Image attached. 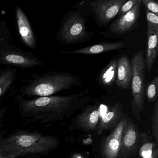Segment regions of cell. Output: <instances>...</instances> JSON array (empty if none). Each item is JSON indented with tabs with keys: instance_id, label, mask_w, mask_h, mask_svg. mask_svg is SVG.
<instances>
[{
	"instance_id": "obj_1",
	"label": "cell",
	"mask_w": 158,
	"mask_h": 158,
	"mask_svg": "<svg viewBox=\"0 0 158 158\" xmlns=\"http://www.w3.org/2000/svg\"><path fill=\"white\" fill-rule=\"evenodd\" d=\"M86 92L66 96H51L27 99L17 94L15 96L19 111L24 118L30 122L41 123L62 121L85 105Z\"/></svg>"
},
{
	"instance_id": "obj_2",
	"label": "cell",
	"mask_w": 158,
	"mask_h": 158,
	"mask_svg": "<svg viewBox=\"0 0 158 158\" xmlns=\"http://www.w3.org/2000/svg\"><path fill=\"white\" fill-rule=\"evenodd\" d=\"M82 83L79 77L72 74L51 71L43 74H32L31 78L24 80L23 85L17 90L18 95L25 98L49 97Z\"/></svg>"
},
{
	"instance_id": "obj_3",
	"label": "cell",
	"mask_w": 158,
	"mask_h": 158,
	"mask_svg": "<svg viewBox=\"0 0 158 158\" xmlns=\"http://www.w3.org/2000/svg\"><path fill=\"white\" fill-rule=\"evenodd\" d=\"M60 139L34 131H20L0 139V148L18 157L47 154L57 148Z\"/></svg>"
},
{
	"instance_id": "obj_4",
	"label": "cell",
	"mask_w": 158,
	"mask_h": 158,
	"mask_svg": "<svg viewBox=\"0 0 158 158\" xmlns=\"http://www.w3.org/2000/svg\"><path fill=\"white\" fill-rule=\"evenodd\" d=\"M44 65L38 57L15 44L7 23L0 21V66L26 69Z\"/></svg>"
},
{
	"instance_id": "obj_5",
	"label": "cell",
	"mask_w": 158,
	"mask_h": 158,
	"mask_svg": "<svg viewBox=\"0 0 158 158\" xmlns=\"http://www.w3.org/2000/svg\"><path fill=\"white\" fill-rule=\"evenodd\" d=\"M132 76L131 82L132 110L138 121H140V113L144 108L146 64L143 50L139 51L131 60Z\"/></svg>"
},
{
	"instance_id": "obj_6",
	"label": "cell",
	"mask_w": 158,
	"mask_h": 158,
	"mask_svg": "<svg viewBox=\"0 0 158 158\" xmlns=\"http://www.w3.org/2000/svg\"><path fill=\"white\" fill-rule=\"evenodd\" d=\"M87 36L85 20L79 14L73 12L64 17L57 38L62 43L70 44L81 42Z\"/></svg>"
},
{
	"instance_id": "obj_7",
	"label": "cell",
	"mask_w": 158,
	"mask_h": 158,
	"mask_svg": "<svg viewBox=\"0 0 158 158\" xmlns=\"http://www.w3.org/2000/svg\"><path fill=\"white\" fill-rule=\"evenodd\" d=\"M139 133L134 121L127 118L122 134L118 158H129L138 150Z\"/></svg>"
},
{
	"instance_id": "obj_8",
	"label": "cell",
	"mask_w": 158,
	"mask_h": 158,
	"mask_svg": "<svg viewBox=\"0 0 158 158\" xmlns=\"http://www.w3.org/2000/svg\"><path fill=\"white\" fill-rule=\"evenodd\" d=\"M127 118V115L124 116L111 134L104 140L101 149L104 158H118L122 134Z\"/></svg>"
},
{
	"instance_id": "obj_9",
	"label": "cell",
	"mask_w": 158,
	"mask_h": 158,
	"mask_svg": "<svg viewBox=\"0 0 158 158\" xmlns=\"http://www.w3.org/2000/svg\"><path fill=\"white\" fill-rule=\"evenodd\" d=\"M142 4V1L139 0L129 11L112 23L109 27L110 33L121 35L130 31L139 19Z\"/></svg>"
},
{
	"instance_id": "obj_10",
	"label": "cell",
	"mask_w": 158,
	"mask_h": 158,
	"mask_svg": "<svg viewBox=\"0 0 158 158\" xmlns=\"http://www.w3.org/2000/svg\"><path fill=\"white\" fill-rule=\"evenodd\" d=\"M15 11L17 30L22 42L27 48H35V35L27 16L19 5H16Z\"/></svg>"
},
{
	"instance_id": "obj_11",
	"label": "cell",
	"mask_w": 158,
	"mask_h": 158,
	"mask_svg": "<svg viewBox=\"0 0 158 158\" xmlns=\"http://www.w3.org/2000/svg\"><path fill=\"white\" fill-rule=\"evenodd\" d=\"M125 0H99L93 2L96 17L101 23H109L117 15Z\"/></svg>"
},
{
	"instance_id": "obj_12",
	"label": "cell",
	"mask_w": 158,
	"mask_h": 158,
	"mask_svg": "<svg viewBox=\"0 0 158 158\" xmlns=\"http://www.w3.org/2000/svg\"><path fill=\"white\" fill-rule=\"evenodd\" d=\"M147 51L145 64L148 73L151 71L158 54V26L148 23Z\"/></svg>"
},
{
	"instance_id": "obj_13",
	"label": "cell",
	"mask_w": 158,
	"mask_h": 158,
	"mask_svg": "<svg viewBox=\"0 0 158 158\" xmlns=\"http://www.w3.org/2000/svg\"><path fill=\"white\" fill-rule=\"evenodd\" d=\"M101 106L95 105L88 106L75 120L76 125L79 128L86 131H92L96 128L99 121L102 116Z\"/></svg>"
},
{
	"instance_id": "obj_14",
	"label": "cell",
	"mask_w": 158,
	"mask_h": 158,
	"mask_svg": "<svg viewBox=\"0 0 158 158\" xmlns=\"http://www.w3.org/2000/svg\"><path fill=\"white\" fill-rule=\"evenodd\" d=\"M124 45L121 41L115 42H101L98 44L89 46L76 50L71 51H60V54H99L103 52L120 49L123 48Z\"/></svg>"
},
{
	"instance_id": "obj_15",
	"label": "cell",
	"mask_w": 158,
	"mask_h": 158,
	"mask_svg": "<svg viewBox=\"0 0 158 158\" xmlns=\"http://www.w3.org/2000/svg\"><path fill=\"white\" fill-rule=\"evenodd\" d=\"M132 76L131 63L128 58L123 55L117 60L116 85L121 89H127L131 83Z\"/></svg>"
},
{
	"instance_id": "obj_16",
	"label": "cell",
	"mask_w": 158,
	"mask_h": 158,
	"mask_svg": "<svg viewBox=\"0 0 158 158\" xmlns=\"http://www.w3.org/2000/svg\"><path fill=\"white\" fill-rule=\"evenodd\" d=\"M123 110L122 106L119 103H116L113 106L112 108L108 112L102 115L98 124L97 132L99 135L105 130H108L114 127V125H117L122 119Z\"/></svg>"
},
{
	"instance_id": "obj_17",
	"label": "cell",
	"mask_w": 158,
	"mask_h": 158,
	"mask_svg": "<svg viewBox=\"0 0 158 158\" xmlns=\"http://www.w3.org/2000/svg\"><path fill=\"white\" fill-rule=\"evenodd\" d=\"M17 76V68L6 67L0 72V99L12 89Z\"/></svg>"
},
{
	"instance_id": "obj_18",
	"label": "cell",
	"mask_w": 158,
	"mask_h": 158,
	"mask_svg": "<svg viewBox=\"0 0 158 158\" xmlns=\"http://www.w3.org/2000/svg\"><path fill=\"white\" fill-rule=\"evenodd\" d=\"M117 60H113L102 70L99 77V81L105 85H111L115 81L117 74Z\"/></svg>"
},
{
	"instance_id": "obj_19",
	"label": "cell",
	"mask_w": 158,
	"mask_h": 158,
	"mask_svg": "<svg viewBox=\"0 0 158 158\" xmlns=\"http://www.w3.org/2000/svg\"><path fill=\"white\" fill-rule=\"evenodd\" d=\"M139 137L140 139V146L139 152V156L141 158L150 157L154 150L158 148V144L149 139L148 136L144 132L140 133Z\"/></svg>"
},
{
	"instance_id": "obj_20",
	"label": "cell",
	"mask_w": 158,
	"mask_h": 158,
	"mask_svg": "<svg viewBox=\"0 0 158 158\" xmlns=\"http://www.w3.org/2000/svg\"><path fill=\"white\" fill-rule=\"evenodd\" d=\"M158 76H157L148 83L146 87V97L149 102H155L158 99Z\"/></svg>"
},
{
	"instance_id": "obj_21",
	"label": "cell",
	"mask_w": 158,
	"mask_h": 158,
	"mask_svg": "<svg viewBox=\"0 0 158 158\" xmlns=\"http://www.w3.org/2000/svg\"><path fill=\"white\" fill-rule=\"evenodd\" d=\"M154 107L152 110V115L151 123L152 127V135L156 142H158V99H157L155 102Z\"/></svg>"
},
{
	"instance_id": "obj_22",
	"label": "cell",
	"mask_w": 158,
	"mask_h": 158,
	"mask_svg": "<svg viewBox=\"0 0 158 158\" xmlns=\"http://www.w3.org/2000/svg\"><path fill=\"white\" fill-rule=\"evenodd\" d=\"M145 8L149 11L158 15V3L153 0H141Z\"/></svg>"
},
{
	"instance_id": "obj_23",
	"label": "cell",
	"mask_w": 158,
	"mask_h": 158,
	"mask_svg": "<svg viewBox=\"0 0 158 158\" xmlns=\"http://www.w3.org/2000/svg\"><path fill=\"white\" fill-rule=\"evenodd\" d=\"M139 0H130L126 2L121 7L118 15H123L130 10L138 2Z\"/></svg>"
},
{
	"instance_id": "obj_24",
	"label": "cell",
	"mask_w": 158,
	"mask_h": 158,
	"mask_svg": "<svg viewBox=\"0 0 158 158\" xmlns=\"http://www.w3.org/2000/svg\"><path fill=\"white\" fill-rule=\"evenodd\" d=\"M145 13H146V19L147 23H149L158 26V15L148 11L145 8Z\"/></svg>"
},
{
	"instance_id": "obj_25",
	"label": "cell",
	"mask_w": 158,
	"mask_h": 158,
	"mask_svg": "<svg viewBox=\"0 0 158 158\" xmlns=\"http://www.w3.org/2000/svg\"><path fill=\"white\" fill-rule=\"evenodd\" d=\"M15 154L5 151L0 148V158H19Z\"/></svg>"
},
{
	"instance_id": "obj_26",
	"label": "cell",
	"mask_w": 158,
	"mask_h": 158,
	"mask_svg": "<svg viewBox=\"0 0 158 158\" xmlns=\"http://www.w3.org/2000/svg\"><path fill=\"white\" fill-rule=\"evenodd\" d=\"M158 158V148H156L152 152V154L150 157H146V158Z\"/></svg>"
},
{
	"instance_id": "obj_27",
	"label": "cell",
	"mask_w": 158,
	"mask_h": 158,
	"mask_svg": "<svg viewBox=\"0 0 158 158\" xmlns=\"http://www.w3.org/2000/svg\"><path fill=\"white\" fill-rule=\"evenodd\" d=\"M6 109V108H3L1 110H0V126H1V123L2 118H3V116L5 114Z\"/></svg>"
},
{
	"instance_id": "obj_28",
	"label": "cell",
	"mask_w": 158,
	"mask_h": 158,
	"mask_svg": "<svg viewBox=\"0 0 158 158\" xmlns=\"http://www.w3.org/2000/svg\"><path fill=\"white\" fill-rule=\"evenodd\" d=\"M78 158V156L76 155H74V156H73V158Z\"/></svg>"
},
{
	"instance_id": "obj_29",
	"label": "cell",
	"mask_w": 158,
	"mask_h": 158,
	"mask_svg": "<svg viewBox=\"0 0 158 158\" xmlns=\"http://www.w3.org/2000/svg\"><path fill=\"white\" fill-rule=\"evenodd\" d=\"M1 70H0V72H1Z\"/></svg>"
}]
</instances>
